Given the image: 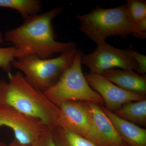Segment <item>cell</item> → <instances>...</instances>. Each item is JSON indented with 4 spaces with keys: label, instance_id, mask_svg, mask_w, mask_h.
<instances>
[{
    "label": "cell",
    "instance_id": "obj_3",
    "mask_svg": "<svg viewBox=\"0 0 146 146\" xmlns=\"http://www.w3.org/2000/svg\"><path fill=\"white\" fill-rule=\"evenodd\" d=\"M76 18L80 22V31L97 46L106 43L111 36L124 39L130 35L138 39L146 37V33L139 30L131 20L125 4L112 8L97 7L89 13L77 15Z\"/></svg>",
    "mask_w": 146,
    "mask_h": 146
},
{
    "label": "cell",
    "instance_id": "obj_18",
    "mask_svg": "<svg viewBox=\"0 0 146 146\" xmlns=\"http://www.w3.org/2000/svg\"><path fill=\"white\" fill-rule=\"evenodd\" d=\"M131 52L137 65V72L138 74L146 75V56L145 55L130 49Z\"/></svg>",
    "mask_w": 146,
    "mask_h": 146
},
{
    "label": "cell",
    "instance_id": "obj_11",
    "mask_svg": "<svg viewBox=\"0 0 146 146\" xmlns=\"http://www.w3.org/2000/svg\"><path fill=\"white\" fill-rule=\"evenodd\" d=\"M108 80L122 89L146 96V76L133 70L112 69L102 74Z\"/></svg>",
    "mask_w": 146,
    "mask_h": 146
},
{
    "label": "cell",
    "instance_id": "obj_6",
    "mask_svg": "<svg viewBox=\"0 0 146 146\" xmlns=\"http://www.w3.org/2000/svg\"><path fill=\"white\" fill-rule=\"evenodd\" d=\"M12 130L15 140L27 146H44L52 136V129L41 120L11 108L0 107V127Z\"/></svg>",
    "mask_w": 146,
    "mask_h": 146
},
{
    "label": "cell",
    "instance_id": "obj_2",
    "mask_svg": "<svg viewBox=\"0 0 146 146\" xmlns=\"http://www.w3.org/2000/svg\"><path fill=\"white\" fill-rule=\"evenodd\" d=\"M9 80H0V107L11 108L41 120L52 129L59 126L60 110L43 92L35 88L18 72L8 73Z\"/></svg>",
    "mask_w": 146,
    "mask_h": 146
},
{
    "label": "cell",
    "instance_id": "obj_13",
    "mask_svg": "<svg viewBox=\"0 0 146 146\" xmlns=\"http://www.w3.org/2000/svg\"><path fill=\"white\" fill-rule=\"evenodd\" d=\"M112 112L119 117L141 127L146 126V99L127 103Z\"/></svg>",
    "mask_w": 146,
    "mask_h": 146
},
{
    "label": "cell",
    "instance_id": "obj_7",
    "mask_svg": "<svg viewBox=\"0 0 146 146\" xmlns=\"http://www.w3.org/2000/svg\"><path fill=\"white\" fill-rule=\"evenodd\" d=\"M97 46L93 52L82 56V65L89 68L90 73L102 74L105 71L116 68L137 71V64L130 49H121L106 42Z\"/></svg>",
    "mask_w": 146,
    "mask_h": 146
},
{
    "label": "cell",
    "instance_id": "obj_8",
    "mask_svg": "<svg viewBox=\"0 0 146 146\" xmlns=\"http://www.w3.org/2000/svg\"><path fill=\"white\" fill-rule=\"evenodd\" d=\"M59 126L71 131L100 146H104L85 102H65L57 106Z\"/></svg>",
    "mask_w": 146,
    "mask_h": 146
},
{
    "label": "cell",
    "instance_id": "obj_20",
    "mask_svg": "<svg viewBox=\"0 0 146 146\" xmlns=\"http://www.w3.org/2000/svg\"><path fill=\"white\" fill-rule=\"evenodd\" d=\"M48 146H59L57 145L56 143L55 142L54 140H53L52 137L50 139L48 143Z\"/></svg>",
    "mask_w": 146,
    "mask_h": 146
},
{
    "label": "cell",
    "instance_id": "obj_16",
    "mask_svg": "<svg viewBox=\"0 0 146 146\" xmlns=\"http://www.w3.org/2000/svg\"><path fill=\"white\" fill-rule=\"evenodd\" d=\"M125 5L129 16L137 28L146 33V1L127 0Z\"/></svg>",
    "mask_w": 146,
    "mask_h": 146
},
{
    "label": "cell",
    "instance_id": "obj_9",
    "mask_svg": "<svg viewBox=\"0 0 146 146\" xmlns=\"http://www.w3.org/2000/svg\"><path fill=\"white\" fill-rule=\"evenodd\" d=\"M84 74L90 86L102 97L104 107L111 112L127 103L146 99V96L122 89L101 74L90 72Z\"/></svg>",
    "mask_w": 146,
    "mask_h": 146
},
{
    "label": "cell",
    "instance_id": "obj_5",
    "mask_svg": "<svg viewBox=\"0 0 146 146\" xmlns=\"http://www.w3.org/2000/svg\"><path fill=\"white\" fill-rule=\"evenodd\" d=\"M77 51L74 48L52 58L43 59L34 55L25 56L14 60L12 67L21 71L33 86L44 93L70 66Z\"/></svg>",
    "mask_w": 146,
    "mask_h": 146
},
{
    "label": "cell",
    "instance_id": "obj_14",
    "mask_svg": "<svg viewBox=\"0 0 146 146\" xmlns=\"http://www.w3.org/2000/svg\"><path fill=\"white\" fill-rule=\"evenodd\" d=\"M53 139L59 146H100L77 133L60 127L52 129Z\"/></svg>",
    "mask_w": 146,
    "mask_h": 146
},
{
    "label": "cell",
    "instance_id": "obj_15",
    "mask_svg": "<svg viewBox=\"0 0 146 146\" xmlns=\"http://www.w3.org/2000/svg\"><path fill=\"white\" fill-rule=\"evenodd\" d=\"M0 7L15 9L25 18L37 14L42 7L38 0H0Z\"/></svg>",
    "mask_w": 146,
    "mask_h": 146
},
{
    "label": "cell",
    "instance_id": "obj_1",
    "mask_svg": "<svg viewBox=\"0 0 146 146\" xmlns=\"http://www.w3.org/2000/svg\"><path fill=\"white\" fill-rule=\"evenodd\" d=\"M63 9L56 7L42 14L29 16L20 26L6 32L5 41L15 45L20 52V57L34 55L46 59L76 48L75 43L56 40L52 21Z\"/></svg>",
    "mask_w": 146,
    "mask_h": 146
},
{
    "label": "cell",
    "instance_id": "obj_12",
    "mask_svg": "<svg viewBox=\"0 0 146 146\" xmlns=\"http://www.w3.org/2000/svg\"><path fill=\"white\" fill-rule=\"evenodd\" d=\"M116 130L129 146H146V129L119 117L101 106Z\"/></svg>",
    "mask_w": 146,
    "mask_h": 146
},
{
    "label": "cell",
    "instance_id": "obj_17",
    "mask_svg": "<svg viewBox=\"0 0 146 146\" xmlns=\"http://www.w3.org/2000/svg\"><path fill=\"white\" fill-rule=\"evenodd\" d=\"M4 41L2 33L0 31V45ZM20 57V52L15 46L5 48L0 47V68L8 73H11L12 63Z\"/></svg>",
    "mask_w": 146,
    "mask_h": 146
},
{
    "label": "cell",
    "instance_id": "obj_4",
    "mask_svg": "<svg viewBox=\"0 0 146 146\" xmlns=\"http://www.w3.org/2000/svg\"><path fill=\"white\" fill-rule=\"evenodd\" d=\"M83 52L77 51L70 66L57 81L44 92L50 101L56 106L65 102H94L100 106L104 102L99 94L89 85L82 68Z\"/></svg>",
    "mask_w": 146,
    "mask_h": 146
},
{
    "label": "cell",
    "instance_id": "obj_10",
    "mask_svg": "<svg viewBox=\"0 0 146 146\" xmlns=\"http://www.w3.org/2000/svg\"><path fill=\"white\" fill-rule=\"evenodd\" d=\"M85 103L104 146H129L105 114L101 106L94 102Z\"/></svg>",
    "mask_w": 146,
    "mask_h": 146
},
{
    "label": "cell",
    "instance_id": "obj_19",
    "mask_svg": "<svg viewBox=\"0 0 146 146\" xmlns=\"http://www.w3.org/2000/svg\"><path fill=\"white\" fill-rule=\"evenodd\" d=\"M0 146H27L22 145L14 139L13 141L11 142L10 143L6 144L2 142H0Z\"/></svg>",
    "mask_w": 146,
    "mask_h": 146
}]
</instances>
